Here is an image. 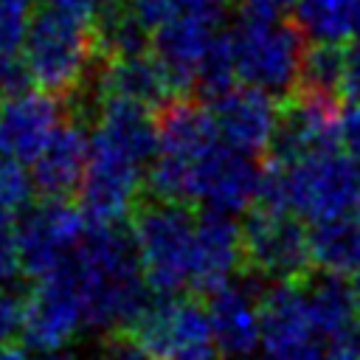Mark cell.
Wrapping results in <instances>:
<instances>
[{
    "label": "cell",
    "instance_id": "1",
    "mask_svg": "<svg viewBox=\"0 0 360 360\" xmlns=\"http://www.w3.org/2000/svg\"><path fill=\"white\" fill-rule=\"evenodd\" d=\"M65 264L79 287L84 323L93 329H129L152 298L135 236L121 222H90Z\"/></svg>",
    "mask_w": 360,
    "mask_h": 360
},
{
    "label": "cell",
    "instance_id": "2",
    "mask_svg": "<svg viewBox=\"0 0 360 360\" xmlns=\"http://www.w3.org/2000/svg\"><path fill=\"white\" fill-rule=\"evenodd\" d=\"M357 197L360 163L340 146L292 163L267 160L256 205L267 211H292L301 219L323 222L352 214Z\"/></svg>",
    "mask_w": 360,
    "mask_h": 360
},
{
    "label": "cell",
    "instance_id": "3",
    "mask_svg": "<svg viewBox=\"0 0 360 360\" xmlns=\"http://www.w3.org/2000/svg\"><path fill=\"white\" fill-rule=\"evenodd\" d=\"M96 51V34L87 20H79L56 6H45L34 11L22 59L39 90L56 98H70L82 96L93 79Z\"/></svg>",
    "mask_w": 360,
    "mask_h": 360
},
{
    "label": "cell",
    "instance_id": "4",
    "mask_svg": "<svg viewBox=\"0 0 360 360\" xmlns=\"http://www.w3.org/2000/svg\"><path fill=\"white\" fill-rule=\"evenodd\" d=\"M132 236L143 276L155 292L180 295L194 287L197 214L188 202L152 200L138 208Z\"/></svg>",
    "mask_w": 360,
    "mask_h": 360
},
{
    "label": "cell",
    "instance_id": "5",
    "mask_svg": "<svg viewBox=\"0 0 360 360\" xmlns=\"http://www.w3.org/2000/svg\"><path fill=\"white\" fill-rule=\"evenodd\" d=\"M239 82L270 96H292L301 76L304 34L278 14H245L228 31Z\"/></svg>",
    "mask_w": 360,
    "mask_h": 360
},
{
    "label": "cell",
    "instance_id": "6",
    "mask_svg": "<svg viewBox=\"0 0 360 360\" xmlns=\"http://www.w3.org/2000/svg\"><path fill=\"white\" fill-rule=\"evenodd\" d=\"M149 163L132 155L129 149L118 146L115 141L104 138L101 132L90 135V155L87 169L79 186L82 211L90 222H121L146 183Z\"/></svg>",
    "mask_w": 360,
    "mask_h": 360
},
{
    "label": "cell",
    "instance_id": "7",
    "mask_svg": "<svg viewBox=\"0 0 360 360\" xmlns=\"http://www.w3.org/2000/svg\"><path fill=\"white\" fill-rule=\"evenodd\" d=\"M292 211L256 208L242 225L245 264L264 281H301L309 273V231Z\"/></svg>",
    "mask_w": 360,
    "mask_h": 360
},
{
    "label": "cell",
    "instance_id": "8",
    "mask_svg": "<svg viewBox=\"0 0 360 360\" xmlns=\"http://www.w3.org/2000/svg\"><path fill=\"white\" fill-rule=\"evenodd\" d=\"M264 163L253 152H245L228 141H217L202 158L188 166L186 202H202L225 214L250 208L259 197Z\"/></svg>",
    "mask_w": 360,
    "mask_h": 360
},
{
    "label": "cell",
    "instance_id": "9",
    "mask_svg": "<svg viewBox=\"0 0 360 360\" xmlns=\"http://www.w3.org/2000/svg\"><path fill=\"white\" fill-rule=\"evenodd\" d=\"M90 219L82 205H70V200H42L34 208H25L17 222L20 262L31 278H42L53 273L68 256L76 250L87 231Z\"/></svg>",
    "mask_w": 360,
    "mask_h": 360
},
{
    "label": "cell",
    "instance_id": "10",
    "mask_svg": "<svg viewBox=\"0 0 360 360\" xmlns=\"http://www.w3.org/2000/svg\"><path fill=\"white\" fill-rule=\"evenodd\" d=\"M129 332L155 360L214 346L208 307L191 298L166 295V292H158V298H149V304L135 318Z\"/></svg>",
    "mask_w": 360,
    "mask_h": 360
},
{
    "label": "cell",
    "instance_id": "11",
    "mask_svg": "<svg viewBox=\"0 0 360 360\" xmlns=\"http://www.w3.org/2000/svg\"><path fill=\"white\" fill-rule=\"evenodd\" d=\"M87 326L84 304L79 287L68 270L59 264L53 273L37 278V290L25 298L22 307V338L37 352H53L70 343V338Z\"/></svg>",
    "mask_w": 360,
    "mask_h": 360
},
{
    "label": "cell",
    "instance_id": "12",
    "mask_svg": "<svg viewBox=\"0 0 360 360\" xmlns=\"http://www.w3.org/2000/svg\"><path fill=\"white\" fill-rule=\"evenodd\" d=\"M262 284L264 278L250 270L208 292L214 346L225 360H250L262 352Z\"/></svg>",
    "mask_w": 360,
    "mask_h": 360
},
{
    "label": "cell",
    "instance_id": "13",
    "mask_svg": "<svg viewBox=\"0 0 360 360\" xmlns=\"http://www.w3.org/2000/svg\"><path fill=\"white\" fill-rule=\"evenodd\" d=\"M62 98L45 90H22L0 104V155L34 163L62 124Z\"/></svg>",
    "mask_w": 360,
    "mask_h": 360
},
{
    "label": "cell",
    "instance_id": "14",
    "mask_svg": "<svg viewBox=\"0 0 360 360\" xmlns=\"http://www.w3.org/2000/svg\"><path fill=\"white\" fill-rule=\"evenodd\" d=\"M211 115L217 121L222 141H228L245 152H253V155L270 149L278 118H281L273 96L259 87H250L245 82L214 96Z\"/></svg>",
    "mask_w": 360,
    "mask_h": 360
},
{
    "label": "cell",
    "instance_id": "15",
    "mask_svg": "<svg viewBox=\"0 0 360 360\" xmlns=\"http://www.w3.org/2000/svg\"><path fill=\"white\" fill-rule=\"evenodd\" d=\"M242 262V225L233 222V214L217 208H205L202 214H197V253L191 290L214 292L236 276Z\"/></svg>",
    "mask_w": 360,
    "mask_h": 360
},
{
    "label": "cell",
    "instance_id": "16",
    "mask_svg": "<svg viewBox=\"0 0 360 360\" xmlns=\"http://www.w3.org/2000/svg\"><path fill=\"white\" fill-rule=\"evenodd\" d=\"M90 155V138L79 121H62L59 129L51 135L45 149L31 163L34 191L45 200H65L70 197L84 177Z\"/></svg>",
    "mask_w": 360,
    "mask_h": 360
},
{
    "label": "cell",
    "instance_id": "17",
    "mask_svg": "<svg viewBox=\"0 0 360 360\" xmlns=\"http://www.w3.org/2000/svg\"><path fill=\"white\" fill-rule=\"evenodd\" d=\"M217 34L219 25L205 20H174L152 31V56L163 65L177 96L194 87L197 68Z\"/></svg>",
    "mask_w": 360,
    "mask_h": 360
},
{
    "label": "cell",
    "instance_id": "18",
    "mask_svg": "<svg viewBox=\"0 0 360 360\" xmlns=\"http://www.w3.org/2000/svg\"><path fill=\"white\" fill-rule=\"evenodd\" d=\"M96 87V96H118L138 101L149 110H160L169 98H174V87L163 70V65L149 53L138 56H121L107 59L101 68H96V76L90 79Z\"/></svg>",
    "mask_w": 360,
    "mask_h": 360
},
{
    "label": "cell",
    "instance_id": "19",
    "mask_svg": "<svg viewBox=\"0 0 360 360\" xmlns=\"http://www.w3.org/2000/svg\"><path fill=\"white\" fill-rule=\"evenodd\" d=\"M309 256L318 270L335 276L360 273V219L354 214L312 222L309 228Z\"/></svg>",
    "mask_w": 360,
    "mask_h": 360
},
{
    "label": "cell",
    "instance_id": "20",
    "mask_svg": "<svg viewBox=\"0 0 360 360\" xmlns=\"http://www.w3.org/2000/svg\"><path fill=\"white\" fill-rule=\"evenodd\" d=\"M360 20V0H298L295 25L309 42H346Z\"/></svg>",
    "mask_w": 360,
    "mask_h": 360
},
{
    "label": "cell",
    "instance_id": "21",
    "mask_svg": "<svg viewBox=\"0 0 360 360\" xmlns=\"http://www.w3.org/2000/svg\"><path fill=\"white\" fill-rule=\"evenodd\" d=\"M301 284H304L312 318L326 340L357 318L352 284L343 281V276L321 270V276H307V278H301Z\"/></svg>",
    "mask_w": 360,
    "mask_h": 360
},
{
    "label": "cell",
    "instance_id": "22",
    "mask_svg": "<svg viewBox=\"0 0 360 360\" xmlns=\"http://www.w3.org/2000/svg\"><path fill=\"white\" fill-rule=\"evenodd\" d=\"M346 56H349V51L340 42H312L309 48H304L301 76H298L295 93L340 98Z\"/></svg>",
    "mask_w": 360,
    "mask_h": 360
},
{
    "label": "cell",
    "instance_id": "23",
    "mask_svg": "<svg viewBox=\"0 0 360 360\" xmlns=\"http://www.w3.org/2000/svg\"><path fill=\"white\" fill-rule=\"evenodd\" d=\"M135 14L149 25V31L174 22V20H205L219 25L228 0H129Z\"/></svg>",
    "mask_w": 360,
    "mask_h": 360
},
{
    "label": "cell",
    "instance_id": "24",
    "mask_svg": "<svg viewBox=\"0 0 360 360\" xmlns=\"http://www.w3.org/2000/svg\"><path fill=\"white\" fill-rule=\"evenodd\" d=\"M236 62H233V48H231V34L219 31L217 39L211 42V48L205 51L200 68H197V79L194 87H200V93H205L208 98L225 93L228 87H233L236 82Z\"/></svg>",
    "mask_w": 360,
    "mask_h": 360
},
{
    "label": "cell",
    "instance_id": "25",
    "mask_svg": "<svg viewBox=\"0 0 360 360\" xmlns=\"http://www.w3.org/2000/svg\"><path fill=\"white\" fill-rule=\"evenodd\" d=\"M34 20V0H0V56H20Z\"/></svg>",
    "mask_w": 360,
    "mask_h": 360
},
{
    "label": "cell",
    "instance_id": "26",
    "mask_svg": "<svg viewBox=\"0 0 360 360\" xmlns=\"http://www.w3.org/2000/svg\"><path fill=\"white\" fill-rule=\"evenodd\" d=\"M34 194V180L22 163L0 155V214H22Z\"/></svg>",
    "mask_w": 360,
    "mask_h": 360
},
{
    "label": "cell",
    "instance_id": "27",
    "mask_svg": "<svg viewBox=\"0 0 360 360\" xmlns=\"http://www.w3.org/2000/svg\"><path fill=\"white\" fill-rule=\"evenodd\" d=\"M20 270H22V262H20L14 214H0V284L11 281Z\"/></svg>",
    "mask_w": 360,
    "mask_h": 360
},
{
    "label": "cell",
    "instance_id": "28",
    "mask_svg": "<svg viewBox=\"0 0 360 360\" xmlns=\"http://www.w3.org/2000/svg\"><path fill=\"white\" fill-rule=\"evenodd\" d=\"M22 307L25 298L0 284V343H8L22 329Z\"/></svg>",
    "mask_w": 360,
    "mask_h": 360
},
{
    "label": "cell",
    "instance_id": "29",
    "mask_svg": "<svg viewBox=\"0 0 360 360\" xmlns=\"http://www.w3.org/2000/svg\"><path fill=\"white\" fill-rule=\"evenodd\" d=\"M31 82V73L25 68V59L22 56H0V96H14V93H22L28 90Z\"/></svg>",
    "mask_w": 360,
    "mask_h": 360
},
{
    "label": "cell",
    "instance_id": "30",
    "mask_svg": "<svg viewBox=\"0 0 360 360\" xmlns=\"http://www.w3.org/2000/svg\"><path fill=\"white\" fill-rule=\"evenodd\" d=\"M329 360H360V315L326 340Z\"/></svg>",
    "mask_w": 360,
    "mask_h": 360
},
{
    "label": "cell",
    "instance_id": "31",
    "mask_svg": "<svg viewBox=\"0 0 360 360\" xmlns=\"http://www.w3.org/2000/svg\"><path fill=\"white\" fill-rule=\"evenodd\" d=\"M96 360H155L132 335H115L104 343Z\"/></svg>",
    "mask_w": 360,
    "mask_h": 360
},
{
    "label": "cell",
    "instance_id": "32",
    "mask_svg": "<svg viewBox=\"0 0 360 360\" xmlns=\"http://www.w3.org/2000/svg\"><path fill=\"white\" fill-rule=\"evenodd\" d=\"M340 146L360 163V104H346L340 112Z\"/></svg>",
    "mask_w": 360,
    "mask_h": 360
},
{
    "label": "cell",
    "instance_id": "33",
    "mask_svg": "<svg viewBox=\"0 0 360 360\" xmlns=\"http://www.w3.org/2000/svg\"><path fill=\"white\" fill-rule=\"evenodd\" d=\"M340 98L346 104H360V51L349 48L346 56V73H343V84H340Z\"/></svg>",
    "mask_w": 360,
    "mask_h": 360
},
{
    "label": "cell",
    "instance_id": "34",
    "mask_svg": "<svg viewBox=\"0 0 360 360\" xmlns=\"http://www.w3.org/2000/svg\"><path fill=\"white\" fill-rule=\"evenodd\" d=\"M101 3L104 0H48V6H56V8H62V11H68V14L79 17V20H87L90 25H93Z\"/></svg>",
    "mask_w": 360,
    "mask_h": 360
},
{
    "label": "cell",
    "instance_id": "35",
    "mask_svg": "<svg viewBox=\"0 0 360 360\" xmlns=\"http://www.w3.org/2000/svg\"><path fill=\"white\" fill-rule=\"evenodd\" d=\"M295 3H298V0H242V8H239V11L270 17V14H281L284 8L295 6Z\"/></svg>",
    "mask_w": 360,
    "mask_h": 360
},
{
    "label": "cell",
    "instance_id": "36",
    "mask_svg": "<svg viewBox=\"0 0 360 360\" xmlns=\"http://www.w3.org/2000/svg\"><path fill=\"white\" fill-rule=\"evenodd\" d=\"M166 360H225V357H217V349H214V346H208V349L183 352V354H174V357H166Z\"/></svg>",
    "mask_w": 360,
    "mask_h": 360
},
{
    "label": "cell",
    "instance_id": "37",
    "mask_svg": "<svg viewBox=\"0 0 360 360\" xmlns=\"http://www.w3.org/2000/svg\"><path fill=\"white\" fill-rule=\"evenodd\" d=\"M42 360H96V357H84V354L68 352V349L62 346V349H53V352H42Z\"/></svg>",
    "mask_w": 360,
    "mask_h": 360
},
{
    "label": "cell",
    "instance_id": "38",
    "mask_svg": "<svg viewBox=\"0 0 360 360\" xmlns=\"http://www.w3.org/2000/svg\"><path fill=\"white\" fill-rule=\"evenodd\" d=\"M0 360H31L28 352L17 349V346H8V343H0Z\"/></svg>",
    "mask_w": 360,
    "mask_h": 360
},
{
    "label": "cell",
    "instance_id": "39",
    "mask_svg": "<svg viewBox=\"0 0 360 360\" xmlns=\"http://www.w3.org/2000/svg\"><path fill=\"white\" fill-rule=\"evenodd\" d=\"M349 284H352V298H354V309H357V315H360V273H354Z\"/></svg>",
    "mask_w": 360,
    "mask_h": 360
},
{
    "label": "cell",
    "instance_id": "40",
    "mask_svg": "<svg viewBox=\"0 0 360 360\" xmlns=\"http://www.w3.org/2000/svg\"><path fill=\"white\" fill-rule=\"evenodd\" d=\"M352 48L360 51V20H357V28H354V34H352Z\"/></svg>",
    "mask_w": 360,
    "mask_h": 360
},
{
    "label": "cell",
    "instance_id": "41",
    "mask_svg": "<svg viewBox=\"0 0 360 360\" xmlns=\"http://www.w3.org/2000/svg\"><path fill=\"white\" fill-rule=\"evenodd\" d=\"M352 214H354V217L360 219V197H357V205H354V211H352Z\"/></svg>",
    "mask_w": 360,
    "mask_h": 360
}]
</instances>
